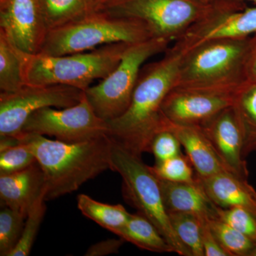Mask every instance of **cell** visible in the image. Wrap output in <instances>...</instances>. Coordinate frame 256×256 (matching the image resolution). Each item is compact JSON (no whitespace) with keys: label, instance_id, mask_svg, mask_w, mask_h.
Returning <instances> with one entry per match:
<instances>
[{"label":"cell","instance_id":"obj_1","mask_svg":"<svg viewBox=\"0 0 256 256\" xmlns=\"http://www.w3.org/2000/svg\"><path fill=\"white\" fill-rule=\"evenodd\" d=\"M184 48L180 42L165 50L162 60L141 69L132 100L124 114L108 121V136L131 152H150L154 136L166 129L164 99L174 88Z\"/></svg>","mask_w":256,"mask_h":256},{"label":"cell","instance_id":"obj_2","mask_svg":"<svg viewBox=\"0 0 256 256\" xmlns=\"http://www.w3.org/2000/svg\"><path fill=\"white\" fill-rule=\"evenodd\" d=\"M36 156L45 180V201L77 191L84 183L110 170L111 138L108 134L68 143L35 133L16 137Z\"/></svg>","mask_w":256,"mask_h":256},{"label":"cell","instance_id":"obj_3","mask_svg":"<svg viewBox=\"0 0 256 256\" xmlns=\"http://www.w3.org/2000/svg\"><path fill=\"white\" fill-rule=\"evenodd\" d=\"M252 36L215 38L188 46L178 42L184 52L173 89L234 95L247 82Z\"/></svg>","mask_w":256,"mask_h":256},{"label":"cell","instance_id":"obj_4","mask_svg":"<svg viewBox=\"0 0 256 256\" xmlns=\"http://www.w3.org/2000/svg\"><path fill=\"white\" fill-rule=\"evenodd\" d=\"M130 44H111L64 56L28 54L20 50L24 82L28 85H63L85 92L116 68Z\"/></svg>","mask_w":256,"mask_h":256},{"label":"cell","instance_id":"obj_5","mask_svg":"<svg viewBox=\"0 0 256 256\" xmlns=\"http://www.w3.org/2000/svg\"><path fill=\"white\" fill-rule=\"evenodd\" d=\"M151 37L142 21L114 16L98 10L78 21L48 31L40 53L73 54L111 44L137 43Z\"/></svg>","mask_w":256,"mask_h":256},{"label":"cell","instance_id":"obj_6","mask_svg":"<svg viewBox=\"0 0 256 256\" xmlns=\"http://www.w3.org/2000/svg\"><path fill=\"white\" fill-rule=\"evenodd\" d=\"M110 170L118 173L122 178V194L126 202L154 224L175 254L192 256L172 226L158 178L150 166L144 164L141 156L131 152L112 138Z\"/></svg>","mask_w":256,"mask_h":256},{"label":"cell","instance_id":"obj_7","mask_svg":"<svg viewBox=\"0 0 256 256\" xmlns=\"http://www.w3.org/2000/svg\"><path fill=\"white\" fill-rule=\"evenodd\" d=\"M171 42L160 37L130 44L108 76L89 87L85 95L94 112L106 122L117 118L129 107L142 65L153 56L164 52Z\"/></svg>","mask_w":256,"mask_h":256},{"label":"cell","instance_id":"obj_8","mask_svg":"<svg viewBox=\"0 0 256 256\" xmlns=\"http://www.w3.org/2000/svg\"><path fill=\"white\" fill-rule=\"evenodd\" d=\"M224 1L207 0H117L102 11L142 21L152 36L178 40L193 25L212 14Z\"/></svg>","mask_w":256,"mask_h":256},{"label":"cell","instance_id":"obj_9","mask_svg":"<svg viewBox=\"0 0 256 256\" xmlns=\"http://www.w3.org/2000/svg\"><path fill=\"white\" fill-rule=\"evenodd\" d=\"M22 132L54 137L62 142H84L108 134V122L96 114L84 92L76 105L66 108L46 107L35 111Z\"/></svg>","mask_w":256,"mask_h":256},{"label":"cell","instance_id":"obj_10","mask_svg":"<svg viewBox=\"0 0 256 256\" xmlns=\"http://www.w3.org/2000/svg\"><path fill=\"white\" fill-rule=\"evenodd\" d=\"M84 92L63 85L25 84L14 92L0 94V136L18 137L24 124L35 111L44 108H66L78 104Z\"/></svg>","mask_w":256,"mask_h":256},{"label":"cell","instance_id":"obj_11","mask_svg":"<svg viewBox=\"0 0 256 256\" xmlns=\"http://www.w3.org/2000/svg\"><path fill=\"white\" fill-rule=\"evenodd\" d=\"M256 34V6L242 2L224 1L218 9L188 28L176 41L184 46L215 40L244 38Z\"/></svg>","mask_w":256,"mask_h":256},{"label":"cell","instance_id":"obj_12","mask_svg":"<svg viewBox=\"0 0 256 256\" xmlns=\"http://www.w3.org/2000/svg\"><path fill=\"white\" fill-rule=\"evenodd\" d=\"M0 32L24 53L40 54L48 28L38 0H0Z\"/></svg>","mask_w":256,"mask_h":256},{"label":"cell","instance_id":"obj_13","mask_svg":"<svg viewBox=\"0 0 256 256\" xmlns=\"http://www.w3.org/2000/svg\"><path fill=\"white\" fill-rule=\"evenodd\" d=\"M234 95L172 89L164 99L162 111L170 122L202 126L233 106Z\"/></svg>","mask_w":256,"mask_h":256},{"label":"cell","instance_id":"obj_14","mask_svg":"<svg viewBox=\"0 0 256 256\" xmlns=\"http://www.w3.org/2000/svg\"><path fill=\"white\" fill-rule=\"evenodd\" d=\"M200 127L226 169L248 180L249 172L242 154V132L232 106Z\"/></svg>","mask_w":256,"mask_h":256},{"label":"cell","instance_id":"obj_15","mask_svg":"<svg viewBox=\"0 0 256 256\" xmlns=\"http://www.w3.org/2000/svg\"><path fill=\"white\" fill-rule=\"evenodd\" d=\"M44 194V175L38 162L26 169L0 174L2 206L18 210L26 217L35 202Z\"/></svg>","mask_w":256,"mask_h":256},{"label":"cell","instance_id":"obj_16","mask_svg":"<svg viewBox=\"0 0 256 256\" xmlns=\"http://www.w3.org/2000/svg\"><path fill=\"white\" fill-rule=\"evenodd\" d=\"M166 128L178 138L198 178L228 170L200 126L174 124L168 120Z\"/></svg>","mask_w":256,"mask_h":256},{"label":"cell","instance_id":"obj_17","mask_svg":"<svg viewBox=\"0 0 256 256\" xmlns=\"http://www.w3.org/2000/svg\"><path fill=\"white\" fill-rule=\"evenodd\" d=\"M198 178L207 195L217 206L223 208L242 207L256 216V190L247 178L228 170L208 178Z\"/></svg>","mask_w":256,"mask_h":256},{"label":"cell","instance_id":"obj_18","mask_svg":"<svg viewBox=\"0 0 256 256\" xmlns=\"http://www.w3.org/2000/svg\"><path fill=\"white\" fill-rule=\"evenodd\" d=\"M168 214L186 212L202 220L218 218V206L210 200L197 178L195 182H172L158 178Z\"/></svg>","mask_w":256,"mask_h":256},{"label":"cell","instance_id":"obj_19","mask_svg":"<svg viewBox=\"0 0 256 256\" xmlns=\"http://www.w3.org/2000/svg\"><path fill=\"white\" fill-rule=\"evenodd\" d=\"M232 109L242 132L246 158L256 151V82L242 84L234 94Z\"/></svg>","mask_w":256,"mask_h":256},{"label":"cell","instance_id":"obj_20","mask_svg":"<svg viewBox=\"0 0 256 256\" xmlns=\"http://www.w3.org/2000/svg\"><path fill=\"white\" fill-rule=\"evenodd\" d=\"M118 236L126 242L149 252H174L173 248L154 224L139 212L130 214L128 223Z\"/></svg>","mask_w":256,"mask_h":256},{"label":"cell","instance_id":"obj_21","mask_svg":"<svg viewBox=\"0 0 256 256\" xmlns=\"http://www.w3.org/2000/svg\"><path fill=\"white\" fill-rule=\"evenodd\" d=\"M48 32L78 21L97 9L94 0H38Z\"/></svg>","mask_w":256,"mask_h":256},{"label":"cell","instance_id":"obj_22","mask_svg":"<svg viewBox=\"0 0 256 256\" xmlns=\"http://www.w3.org/2000/svg\"><path fill=\"white\" fill-rule=\"evenodd\" d=\"M76 200L82 215L117 236L130 216V214L121 204H104L84 194H78Z\"/></svg>","mask_w":256,"mask_h":256},{"label":"cell","instance_id":"obj_23","mask_svg":"<svg viewBox=\"0 0 256 256\" xmlns=\"http://www.w3.org/2000/svg\"><path fill=\"white\" fill-rule=\"evenodd\" d=\"M24 85L20 50L3 32H0V90L14 92Z\"/></svg>","mask_w":256,"mask_h":256},{"label":"cell","instance_id":"obj_24","mask_svg":"<svg viewBox=\"0 0 256 256\" xmlns=\"http://www.w3.org/2000/svg\"><path fill=\"white\" fill-rule=\"evenodd\" d=\"M169 216L175 234L192 256H205L202 242V224L205 220L186 212H172Z\"/></svg>","mask_w":256,"mask_h":256},{"label":"cell","instance_id":"obj_25","mask_svg":"<svg viewBox=\"0 0 256 256\" xmlns=\"http://www.w3.org/2000/svg\"><path fill=\"white\" fill-rule=\"evenodd\" d=\"M208 225L229 256H256V242L218 218L208 220Z\"/></svg>","mask_w":256,"mask_h":256},{"label":"cell","instance_id":"obj_26","mask_svg":"<svg viewBox=\"0 0 256 256\" xmlns=\"http://www.w3.org/2000/svg\"><path fill=\"white\" fill-rule=\"evenodd\" d=\"M26 216L9 207L0 212V256H10L21 238Z\"/></svg>","mask_w":256,"mask_h":256},{"label":"cell","instance_id":"obj_27","mask_svg":"<svg viewBox=\"0 0 256 256\" xmlns=\"http://www.w3.org/2000/svg\"><path fill=\"white\" fill-rule=\"evenodd\" d=\"M152 172L160 180L172 182H195L197 175L194 168L188 156L182 154L174 158L156 162V164L150 166Z\"/></svg>","mask_w":256,"mask_h":256},{"label":"cell","instance_id":"obj_28","mask_svg":"<svg viewBox=\"0 0 256 256\" xmlns=\"http://www.w3.org/2000/svg\"><path fill=\"white\" fill-rule=\"evenodd\" d=\"M46 210V201L44 194L38 198L28 212L21 238L10 256L30 255Z\"/></svg>","mask_w":256,"mask_h":256},{"label":"cell","instance_id":"obj_29","mask_svg":"<svg viewBox=\"0 0 256 256\" xmlns=\"http://www.w3.org/2000/svg\"><path fill=\"white\" fill-rule=\"evenodd\" d=\"M37 160L28 146L18 142L15 146L0 150V174L26 169Z\"/></svg>","mask_w":256,"mask_h":256},{"label":"cell","instance_id":"obj_30","mask_svg":"<svg viewBox=\"0 0 256 256\" xmlns=\"http://www.w3.org/2000/svg\"><path fill=\"white\" fill-rule=\"evenodd\" d=\"M218 220L228 224L256 242V216L242 207L223 208L218 207Z\"/></svg>","mask_w":256,"mask_h":256},{"label":"cell","instance_id":"obj_31","mask_svg":"<svg viewBox=\"0 0 256 256\" xmlns=\"http://www.w3.org/2000/svg\"><path fill=\"white\" fill-rule=\"evenodd\" d=\"M181 143L170 130H163L154 136L150 146V152L156 162L163 161L182 154Z\"/></svg>","mask_w":256,"mask_h":256},{"label":"cell","instance_id":"obj_32","mask_svg":"<svg viewBox=\"0 0 256 256\" xmlns=\"http://www.w3.org/2000/svg\"><path fill=\"white\" fill-rule=\"evenodd\" d=\"M202 242L205 256H229L210 229L208 220H202Z\"/></svg>","mask_w":256,"mask_h":256},{"label":"cell","instance_id":"obj_33","mask_svg":"<svg viewBox=\"0 0 256 256\" xmlns=\"http://www.w3.org/2000/svg\"><path fill=\"white\" fill-rule=\"evenodd\" d=\"M126 240L119 238H110L96 242L88 248L85 256H105L118 254L120 249Z\"/></svg>","mask_w":256,"mask_h":256},{"label":"cell","instance_id":"obj_34","mask_svg":"<svg viewBox=\"0 0 256 256\" xmlns=\"http://www.w3.org/2000/svg\"><path fill=\"white\" fill-rule=\"evenodd\" d=\"M246 75L247 80L256 82V34L252 36L250 50L246 64Z\"/></svg>","mask_w":256,"mask_h":256},{"label":"cell","instance_id":"obj_35","mask_svg":"<svg viewBox=\"0 0 256 256\" xmlns=\"http://www.w3.org/2000/svg\"><path fill=\"white\" fill-rule=\"evenodd\" d=\"M96 2V6H97L98 10H100L101 8H104L106 4L110 2L112 0H94Z\"/></svg>","mask_w":256,"mask_h":256},{"label":"cell","instance_id":"obj_36","mask_svg":"<svg viewBox=\"0 0 256 256\" xmlns=\"http://www.w3.org/2000/svg\"><path fill=\"white\" fill-rule=\"evenodd\" d=\"M207 1H236V2L250 1V2H254L256 3V0H207Z\"/></svg>","mask_w":256,"mask_h":256},{"label":"cell","instance_id":"obj_37","mask_svg":"<svg viewBox=\"0 0 256 256\" xmlns=\"http://www.w3.org/2000/svg\"><path fill=\"white\" fill-rule=\"evenodd\" d=\"M114 1H117V0H112V1H111L110 2H109V3L112 2H114ZM109 3H108V4H109ZM107 4H106V5H107ZM101 9H102V8H101Z\"/></svg>","mask_w":256,"mask_h":256}]
</instances>
